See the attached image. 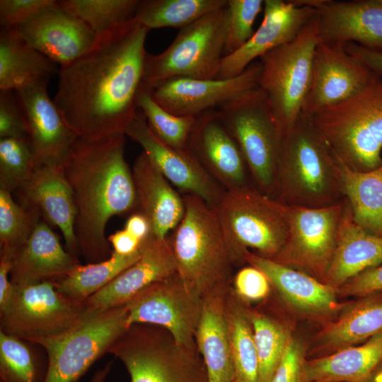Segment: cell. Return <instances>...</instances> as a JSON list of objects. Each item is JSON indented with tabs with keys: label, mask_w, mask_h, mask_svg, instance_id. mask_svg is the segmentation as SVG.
<instances>
[{
	"label": "cell",
	"mask_w": 382,
	"mask_h": 382,
	"mask_svg": "<svg viewBox=\"0 0 382 382\" xmlns=\"http://www.w3.org/2000/svg\"><path fill=\"white\" fill-rule=\"evenodd\" d=\"M149 31L134 20L117 25L97 35L88 51L59 67L53 100L79 139L125 134L139 110Z\"/></svg>",
	"instance_id": "cell-1"
},
{
	"label": "cell",
	"mask_w": 382,
	"mask_h": 382,
	"mask_svg": "<svg viewBox=\"0 0 382 382\" xmlns=\"http://www.w3.org/2000/svg\"><path fill=\"white\" fill-rule=\"evenodd\" d=\"M125 134L96 141L78 139L62 166L76 206L74 231L86 263L109 258L105 236L109 220L137 209L132 169L125 158Z\"/></svg>",
	"instance_id": "cell-2"
},
{
	"label": "cell",
	"mask_w": 382,
	"mask_h": 382,
	"mask_svg": "<svg viewBox=\"0 0 382 382\" xmlns=\"http://www.w3.org/2000/svg\"><path fill=\"white\" fill-rule=\"evenodd\" d=\"M274 199L306 208L325 207L345 199L340 163L302 113L281 137Z\"/></svg>",
	"instance_id": "cell-3"
},
{
	"label": "cell",
	"mask_w": 382,
	"mask_h": 382,
	"mask_svg": "<svg viewBox=\"0 0 382 382\" xmlns=\"http://www.w3.org/2000/svg\"><path fill=\"white\" fill-rule=\"evenodd\" d=\"M182 195L185 214L168 236L177 273L202 298L227 291L236 265L215 210L199 197Z\"/></svg>",
	"instance_id": "cell-4"
},
{
	"label": "cell",
	"mask_w": 382,
	"mask_h": 382,
	"mask_svg": "<svg viewBox=\"0 0 382 382\" xmlns=\"http://www.w3.org/2000/svg\"><path fill=\"white\" fill-rule=\"evenodd\" d=\"M308 117L342 165L366 172L382 163V79L378 76L350 98Z\"/></svg>",
	"instance_id": "cell-5"
},
{
	"label": "cell",
	"mask_w": 382,
	"mask_h": 382,
	"mask_svg": "<svg viewBox=\"0 0 382 382\" xmlns=\"http://www.w3.org/2000/svg\"><path fill=\"white\" fill-rule=\"evenodd\" d=\"M213 208L236 267L245 264L246 250L273 260L283 247L289 231L287 205L253 185L226 191Z\"/></svg>",
	"instance_id": "cell-6"
},
{
	"label": "cell",
	"mask_w": 382,
	"mask_h": 382,
	"mask_svg": "<svg viewBox=\"0 0 382 382\" xmlns=\"http://www.w3.org/2000/svg\"><path fill=\"white\" fill-rule=\"evenodd\" d=\"M108 353L124 364L130 382H209L199 351L178 344L160 326L130 325Z\"/></svg>",
	"instance_id": "cell-7"
},
{
	"label": "cell",
	"mask_w": 382,
	"mask_h": 382,
	"mask_svg": "<svg viewBox=\"0 0 382 382\" xmlns=\"http://www.w3.org/2000/svg\"><path fill=\"white\" fill-rule=\"evenodd\" d=\"M318 42L316 14L293 40L259 59L262 64L259 88L266 97L281 137L301 114Z\"/></svg>",
	"instance_id": "cell-8"
},
{
	"label": "cell",
	"mask_w": 382,
	"mask_h": 382,
	"mask_svg": "<svg viewBox=\"0 0 382 382\" xmlns=\"http://www.w3.org/2000/svg\"><path fill=\"white\" fill-rule=\"evenodd\" d=\"M227 29V6L180 29L163 52L158 54L146 52L142 83L154 89L175 77L216 79Z\"/></svg>",
	"instance_id": "cell-9"
},
{
	"label": "cell",
	"mask_w": 382,
	"mask_h": 382,
	"mask_svg": "<svg viewBox=\"0 0 382 382\" xmlns=\"http://www.w3.org/2000/svg\"><path fill=\"white\" fill-rule=\"evenodd\" d=\"M216 110L241 151L253 185L274 198L281 134L265 94L258 87Z\"/></svg>",
	"instance_id": "cell-10"
},
{
	"label": "cell",
	"mask_w": 382,
	"mask_h": 382,
	"mask_svg": "<svg viewBox=\"0 0 382 382\" xmlns=\"http://www.w3.org/2000/svg\"><path fill=\"white\" fill-rule=\"evenodd\" d=\"M85 316L83 303L60 293L54 282L12 284L0 309V331L36 345L66 333Z\"/></svg>",
	"instance_id": "cell-11"
},
{
	"label": "cell",
	"mask_w": 382,
	"mask_h": 382,
	"mask_svg": "<svg viewBox=\"0 0 382 382\" xmlns=\"http://www.w3.org/2000/svg\"><path fill=\"white\" fill-rule=\"evenodd\" d=\"M127 315L125 305L86 313L66 333L37 342L47 355L43 382H76L128 328Z\"/></svg>",
	"instance_id": "cell-12"
},
{
	"label": "cell",
	"mask_w": 382,
	"mask_h": 382,
	"mask_svg": "<svg viewBox=\"0 0 382 382\" xmlns=\"http://www.w3.org/2000/svg\"><path fill=\"white\" fill-rule=\"evenodd\" d=\"M202 303V298L176 272L148 286L125 304L127 326L138 323L160 326L167 330L178 344L198 350L195 334Z\"/></svg>",
	"instance_id": "cell-13"
},
{
	"label": "cell",
	"mask_w": 382,
	"mask_h": 382,
	"mask_svg": "<svg viewBox=\"0 0 382 382\" xmlns=\"http://www.w3.org/2000/svg\"><path fill=\"white\" fill-rule=\"evenodd\" d=\"M345 199L322 208L287 206L289 231L272 260L323 282L332 259Z\"/></svg>",
	"instance_id": "cell-14"
},
{
	"label": "cell",
	"mask_w": 382,
	"mask_h": 382,
	"mask_svg": "<svg viewBox=\"0 0 382 382\" xmlns=\"http://www.w3.org/2000/svg\"><path fill=\"white\" fill-rule=\"evenodd\" d=\"M243 259L266 275L279 306L299 319L321 325L336 317L345 303L339 300L336 289L304 272L249 250Z\"/></svg>",
	"instance_id": "cell-15"
},
{
	"label": "cell",
	"mask_w": 382,
	"mask_h": 382,
	"mask_svg": "<svg viewBox=\"0 0 382 382\" xmlns=\"http://www.w3.org/2000/svg\"><path fill=\"white\" fill-rule=\"evenodd\" d=\"M44 79L14 91L35 168L62 165L79 137L50 98Z\"/></svg>",
	"instance_id": "cell-16"
},
{
	"label": "cell",
	"mask_w": 382,
	"mask_h": 382,
	"mask_svg": "<svg viewBox=\"0 0 382 382\" xmlns=\"http://www.w3.org/2000/svg\"><path fill=\"white\" fill-rule=\"evenodd\" d=\"M260 61L250 64L241 74L224 79H169L152 89L154 100L177 116H195L259 87Z\"/></svg>",
	"instance_id": "cell-17"
},
{
	"label": "cell",
	"mask_w": 382,
	"mask_h": 382,
	"mask_svg": "<svg viewBox=\"0 0 382 382\" xmlns=\"http://www.w3.org/2000/svg\"><path fill=\"white\" fill-rule=\"evenodd\" d=\"M125 134L142 147L154 163L183 195H192L214 207L226 192L205 170L188 149L173 148L162 141L149 127L139 110Z\"/></svg>",
	"instance_id": "cell-18"
},
{
	"label": "cell",
	"mask_w": 382,
	"mask_h": 382,
	"mask_svg": "<svg viewBox=\"0 0 382 382\" xmlns=\"http://www.w3.org/2000/svg\"><path fill=\"white\" fill-rule=\"evenodd\" d=\"M377 76L342 46L318 42L313 57L311 86L301 113L311 117L363 90Z\"/></svg>",
	"instance_id": "cell-19"
},
{
	"label": "cell",
	"mask_w": 382,
	"mask_h": 382,
	"mask_svg": "<svg viewBox=\"0 0 382 382\" xmlns=\"http://www.w3.org/2000/svg\"><path fill=\"white\" fill-rule=\"evenodd\" d=\"M21 39L60 66L88 51L97 35L57 1L15 28Z\"/></svg>",
	"instance_id": "cell-20"
},
{
	"label": "cell",
	"mask_w": 382,
	"mask_h": 382,
	"mask_svg": "<svg viewBox=\"0 0 382 382\" xmlns=\"http://www.w3.org/2000/svg\"><path fill=\"white\" fill-rule=\"evenodd\" d=\"M187 149L225 191L253 185L241 151L216 109L196 117Z\"/></svg>",
	"instance_id": "cell-21"
},
{
	"label": "cell",
	"mask_w": 382,
	"mask_h": 382,
	"mask_svg": "<svg viewBox=\"0 0 382 382\" xmlns=\"http://www.w3.org/2000/svg\"><path fill=\"white\" fill-rule=\"evenodd\" d=\"M262 23L251 38L233 53L222 58L216 79L235 77L267 52L293 40L316 16L311 6L291 1H264Z\"/></svg>",
	"instance_id": "cell-22"
},
{
	"label": "cell",
	"mask_w": 382,
	"mask_h": 382,
	"mask_svg": "<svg viewBox=\"0 0 382 382\" xmlns=\"http://www.w3.org/2000/svg\"><path fill=\"white\" fill-rule=\"evenodd\" d=\"M319 42L382 52V0H313Z\"/></svg>",
	"instance_id": "cell-23"
},
{
	"label": "cell",
	"mask_w": 382,
	"mask_h": 382,
	"mask_svg": "<svg viewBox=\"0 0 382 382\" xmlns=\"http://www.w3.org/2000/svg\"><path fill=\"white\" fill-rule=\"evenodd\" d=\"M177 272L169 237L151 234L141 242L140 257L83 302L86 313L125 305L148 286Z\"/></svg>",
	"instance_id": "cell-24"
},
{
	"label": "cell",
	"mask_w": 382,
	"mask_h": 382,
	"mask_svg": "<svg viewBox=\"0 0 382 382\" xmlns=\"http://www.w3.org/2000/svg\"><path fill=\"white\" fill-rule=\"evenodd\" d=\"M382 332V292L370 293L346 301L332 320L308 342V359L325 357L361 344Z\"/></svg>",
	"instance_id": "cell-25"
},
{
	"label": "cell",
	"mask_w": 382,
	"mask_h": 382,
	"mask_svg": "<svg viewBox=\"0 0 382 382\" xmlns=\"http://www.w3.org/2000/svg\"><path fill=\"white\" fill-rule=\"evenodd\" d=\"M17 192L21 204L36 209L45 221L57 227L63 235L66 249L78 257L74 231L76 206L62 164L36 168L29 181Z\"/></svg>",
	"instance_id": "cell-26"
},
{
	"label": "cell",
	"mask_w": 382,
	"mask_h": 382,
	"mask_svg": "<svg viewBox=\"0 0 382 382\" xmlns=\"http://www.w3.org/2000/svg\"><path fill=\"white\" fill-rule=\"evenodd\" d=\"M132 173L137 196V212L148 219L152 235L160 238H167L183 218V195L144 151L135 159Z\"/></svg>",
	"instance_id": "cell-27"
},
{
	"label": "cell",
	"mask_w": 382,
	"mask_h": 382,
	"mask_svg": "<svg viewBox=\"0 0 382 382\" xmlns=\"http://www.w3.org/2000/svg\"><path fill=\"white\" fill-rule=\"evenodd\" d=\"M79 264L78 257L64 248L58 235L41 219L16 254L11 282L14 285L56 282Z\"/></svg>",
	"instance_id": "cell-28"
},
{
	"label": "cell",
	"mask_w": 382,
	"mask_h": 382,
	"mask_svg": "<svg viewBox=\"0 0 382 382\" xmlns=\"http://www.w3.org/2000/svg\"><path fill=\"white\" fill-rule=\"evenodd\" d=\"M382 263V236L367 232L354 219L345 198L334 255L323 282L337 289L366 270Z\"/></svg>",
	"instance_id": "cell-29"
},
{
	"label": "cell",
	"mask_w": 382,
	"mask_h": 382,
	"mask_svg": "<svg viewBox=\"0 0 382 382\" xmlns=\"http://www.w3.org/2000/svg\"><path fill=\"white\" fill-rule=\"evenodd\" d=\"M228 291L214 292L202 298V311L195 342L205 364L209 382H233L234 371L226 316Z\"/></svg>",
	"instance_id": "cell-30"
},
{
	"label": "cell",
	"mask_w": 382,
	"mask_h": 382,
	"mask_svg": "<svg viewBox=\"0 0 382 382\" xmlns=\"http://www.w3.org/2000/svg\"><path fill=\"white\" fill-rule=\"evenodd\" d=\"M382 362V332L331 354L308 359L306 382H370Z\"/></svg>",
	"instance_id": "cell-31"
},
{
	"label": "cell",
	"mask_w": 382,
	"mask_h": 382,
	"mask_svg": "<svg viewBox=\"0 0 382 382\" xmlns=\"http://www.w3.org/2000/svg\"><path fill=\"white\" fill-rule=\"evenodd\" d=\"M57 64L19 37L15 28L0 32V91H16L59 72Z\"/></svg>",
	"instance_id": "cell-32"
},
{
	"label": "cell",
	"mask_w": 382,
	"mask_h": 382,
	"mask_svg": "<svg viewBox=\"0 0 382 382\" xmlns=\"http://www.w3.org/2000/svg\"><path fill=\"white\" fill-rule=\"evenodd\" d=\"M286 311L267 300L250 306V317L257 354L260 382H269L294 334Z\"/></svg>",
	"instance_id": "cell-33"
},
{
	"label": "cell",
	"mask_w": 382,
	"mask_h": 382,
	"mask_svg": "<svg viewBox=\"0 0 382 382\" xmlns=\"http://www.w3.org/2000/svg\"><path fill=\"white\" fill-rule=\"evenodd\" d=\"M251 305L233 290L226 296V316L234 371L233 382H260L257 354L250 317Z\"/></svg>",
	"instance_id": "cell-34"
},
{
	"label": "cell",
	"mask_w": 382,
	"mask_h": 382,
	"mask_svg": "<svg viewBox=\"0 0 382 382\" xmlns=\"http://www.w3.org/2000/svg\"><path fill=\"white\" fill-rule=\"evenodd\" d=\"M340 166L344 196L354 220L367 232L382 236V163L366 172Z\"/></svg>",
	"instance_id": "cell-35"
},
{
	"label": "cell",
	"mask_w": 382,
	"mask_h": 382,
	"mask_svg": "<svg viewBox=\"0 0 382 382\" xmlns=\"http://www.w3.org/2000/svg\"><path fill=\"white\" fill-rule=\"evenodd\" d=\"M139 249L129 255H119L112 251L111 256L95 263H81L66 277L54 282L57 289L78 303L83 302L100 291L120 273L133 265L141 256Z\"/></svg>",
	"instance_id": "cell-36"
},
{
	"label": "cell",
	"mask_w": 382,
	"mask_h": 382,
	"mask_svg": "<svg viewBox=\"0 0 382 382\" xmlns=\"http://www.w3.org/2000/svg\"><path fill=\"white\" fill-rule=\"evenodd\" d=\"M228 5V0H139L134 20L149 30L182 29Z\"/></svg>",
	"instance_id": "cell-37"
},
{
	"label": "cell",
	"mask_w": 382,
	"mask_h": 382,
	"mask_svg": "<svg viewBox=\"0 0 382 382\" xmlns=\"http://www.w3.org/2000/svg\"><path fill=\"white\" fill-rule=\"evenodd\" d=\"M151 92L152 89L142 83L137 98L138 109L144 115L149 127L166 144L187 149L196 117L170 113L154 100Z\"/></svg>",
	"instance_id": "cell-38"
},
{
	"label": "cell",
	"mask_w": 382,
	"mask_h": 382,
	"mask_svg": "<svg viewBox=\"0 0 382 382\" xmlns=\"http://www.w3.org/2000/svg\"><path fill=\"white\" fill-rule=\"evenodd\" d=\"M25 342L0 331V382H43L47 361Z\"/></svg>",
	"instance_id": "cell-39"
},
{
	"label": "cell",
	"mask_w": 382,
	"mask_h": 382,
	"mask_svg": "<svg viewBox=\"0 0 382 382\" xmlns=\"http://www.w3.org/2000/svg\"><path fill=\"white\" fill-rule=\"evenodd\" d=\"M139 0H60V6L84 21L98 35L134 20Z\"/></svg>",
	"instance_id": "cell-40"
},
{
	"label": "cell",
	"mask_w": 382,
	"mask_h": 382,
	"mask_svg": "<svg viewBox=\"0 0 382 382\" xmlns=\"http://www.w3.org/2000/svg\"><path fill=\"white\" fill-rule=\"evenodd\" d=\"M42 217L38 210L16 202L11 192L0 189V248L17 253Z\"/></svg>",
	"instance_id": "cell-41"
},
{
	"label": "cell",
	"mask_w": 382,
	"mask_h": 382,
	"mask_svg": "<svg viewBox=\"0 0 382 382\" xmlns=\"http://www.w3.org/2000/svg\"><path fill=\"white\" fill-rule=\"evenodd\" d=\"M35 168L27 139H0V189L11 193L19 190Z\"/></svg>",
	"instance_id": "cell-42"
},
{
	"label": "cell",
	"mask_w": 382,
	"mask_h": 382,
	"mask_svg": "<svg viewBox=\"0 0 382 382\" xmlns=\"http://www.w3.org/2000/svg\"><path fill=\"white\" fill-rule=\"evenodd\" d=\"M264 6L262 0H228V29L224 57L229 55L253 35L255 20Z\"/></svg>",
	"instance_id": "cell-43"
},
{
	"label": "cell",
	"mask_w": 382,
	"mask_h": 382,
	"mask_svg": "<svg viewBox=\"0 0 382 382\" xmlns=\"http://www.w3.org/2000/svg\"><path fill=\"white\" fill-rule=\"evenodd\" d=\"M307 349L308 342L294 333L269 382H306Z\"/></svg>",
	"instance_id": "cell-44"
},
{
	"label": "cell",
	"mask_w": 382,
	"mask_h": 382,
	"mask_svg": "<svg viewBox=\"0 0 382 382\" xmlns=\"http://www.w3.org/2000/svg\"><path fill=\"white\" fill-rule=\"evenodd\" d=\"M232 289L243 301L250 305L267 300L272 292L266 275L250 265L242 267L234 274Z\"/></svg>",
	"instance_id": "cell-45"
},
{
	"label": "cell",
	"mask_w": 382,
	"mask_h": 382,
	"mask_svg": "<svg viewBox=\"0 0 382 382\" xmlns=\"http://www.w3.org/2000/svg\"><path fill=\"white\" fill-rule=\"evenodd\" d=\"M55 0H1V29L15 28Z\"/></svg>",
	"instance_id": "cell-46"
},
{
	"label": "cell",
	"mask_w": 382,
	"mask_h": 382,
	"mask_svg": "<svg viewBox=\"0 0 382 382\" xmlns=\"http://www.w3.org/2000/svg\"><path fill=\"white\" fill-rule=\"evenodd\" d=\"M27 139L25 127L13 91H0V139Z\"/></svg>",
	"instance_id": "cell-47"
},
{
	"label": "cell",
	"mask_w": 382,
	"mask_h": 382,
	"mask_svg": "<svg viewBox=\"0 0 382 382\" xmlns=\"http://www.w3.org/2000/svg\"><path fill=\"white\" fill-rule=\"evenodd\" d=\"M382 292V263L352 277L337 289L339 298L359 297Z\"/></svg>",
	"instance_id": "cell-48"
},
{
	"label": "cell",
	"mask_w": 382,
	"mask_h": 382,
	"mask_svg": "<svg viewBox=\"0 0 382 382\" xmlns=\"http://www.w3.org/2000/svg\"><path fill=\"white\" fill-rule=\"evenodd\" d=\"M343 47L377 76L382 77V52L371 50L355 43H347L343 45Z\"/></svg>",
	"instance_id": "cell-49"
},
{
	"label": "cell",
	"mask_w": 382,
	"mask_h": 382,
	"mask_svg": "<svg viewBox=\"0 0 382 382\" xmlns=\"http://www.w3.org/2000/svg\"><path fill=\"white\" fill-rule=\"evenodd\" d=\"M16 254L0 249V309L5 306L12 289L10 276Z\"/></svg>",
	"instance_id": "cell-50"
},
{
	"label": "cell",
	"mask_w": 382,
	"mask_h": 382,
	"mask_svg": "<svg viewBox=\"0 0 382 382\" xmlns=\"http://www.w3.org/2000/svg\"><path fill=\"white\" fill-rule=\"evenodd\" d=\"M112 251L122 255H129L137 252L142 241L132 236L127 230L115 231L108 237Z\"/></svg>",
	"instance_id": "cell-51"
},
{
	"label": "cell",
	"mask_w": 382,
	"mask_h": 382,
	"mask_svg": "<svg viewBox=\"0 0 382 382\" xmlns=\"http://www.w3.org/2000/svg\"><path fill=\"white\" fill-rule=\"evenodd\" d=\"M124 228L140 241H143L151 234L148 219L139 212H134L128 217Z\"/></svg>",
	"instance_id": "cell-52"
},
{
	"label": "cell",
	"mask_w": 382,
	"mask_h": 382,
	"mask_svg": "<svg viewBox=\"0 0 382 382\" xmlns=\"http://www.w3.org/2000/svg\"><path fill=\"white\" fill-rule=\"evenodd\" d=\"M112 362L109 361L103 368L97 370L89 382H105L112 369Z\"/></svg>",
	"instance_id": "cell-53"
},
{
	"label": "cell",
	"mask_w": 382,
	"mask_h": 382,
	"mask_svg": "<svg viewBox=\"0 0 382 382\" xmlns=\"http://www.w3.org/2000/svg\"><path fill=\"white\" fill-rule=\"evenodd\" d=\"M370 382H382V362L373 374Z\"/></svg>",
	"instance_id": "cell-54"
}]
</instances>
